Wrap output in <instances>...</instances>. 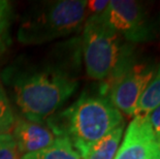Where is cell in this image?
<instances>
[{
  "mask_svg": "<svg viewBox=\"0 0 160 159\" xmlns=\"http://www.w3.org/2000/svg\"><path fill=\"white\" fill-rule=\"evenodd\" d=\"M12 90L16 102L30 121L42 122L76 92L78 80L63 66H32L15 70Z\"/></svg>",
  "mask_w": 160,
  "mask_h": 159,
  "instance_id": "obj_1",
  "label": "cell"
},
{
  "mask_svg": "<svg viewBox=\"0 0 160 159\" xmlns=\"http://www.w3.org/2000/svg\"><path fill=\"white\" fill-rule=\"evenodd\" d=\"M123 123L122 114L102 95H83L47 119L55 137L68 138L80 155Z\"/></svg>",
  "mask_w": 160,
  "mask_h": 159,
  "instance_id": "obj_2",
  "label": "cell"
},
{
  "mask_svg": "<svg viewBox=\"0 0 160 159\" xmlns=\"http://www.w3.org/2000/svg\"><path fill=\"white\" fill-rule=\"evenodd\" d=\"M84 62L91 79H115L132 64V50L124 45L122 36L105 21L102 13L90 16L83 31Z\"/></svg>",
  "mask_w": 160,
  "mask_h": 159,
  "instance_id": "obj_3",
  "label": "cell"
},
{
  "mask_svg": "<svg viewBox=\"0 0 160 159\" xmlns=\"http://www.w3.org/2000/svg\"><path fill=\"white\" fill-rule=\"evenodd\" d=\"M87 1L57 0L40 2L26 12L18 30L24 45H39L77 31L87 18Z\"/></svg>",
  "mask_w": 160,
  "mask_h": 159,
  "instance_id": "obj_4",
  "label": "cell"
},
{
  "mask_svg": "<svg viewBox=\"0 0 160 159\" xmlns=\"http://www.w3.org/2000/svg\"><path fill=\"white\" fill-rule=\"evenodd\" d=\"M155 68L150 64H132L128 69L113 80L104 81L101 88L107 97L119 112L134 116L138 102L148 84L154 77Z\"/></svg>",
  "mask_w": 160,
  "mask_h": 159,
  "instance_id": "obj_5",
  "label": "cell"
},
{
  "mask_svg": "<svg viewBox=\"0 0 160 159\" xmlns=\"http://www.w3.org/2000/svg\"><path fill=\"white\" fill-rule=\"evenodd\" d=\"M102 16L112 28L129 42H142L154 37L148 12L138 1L112 0Z\"/></svg>",
  "mask_w": 160,
  "mask_h": 159,
  "instance_id": "obj_6",
  "label": "cell"
},
{
  "mask_svg": "<svg viewBox=\"0 0 160 159\" xmlns=\"http://www.w3.org/2000/svg\"><path fill=\"white\" fill-rule=\"evenodd\" d=\"M159 148L160 137L153 130L148 116H135L114 159H149Z\"/></svg>",
  "mask_w": 160,
  "mask_h": 159,
  "instance_id": "obj_7",
  "label": "cell"
},
{
  "mask_svg": "<svg viewBox=\"0 0 160 159\" xmlns=\"http://www.w3.org/2000/svg\"><path fill=\"white\" fill-rule=\"evenodd\" d=\"M12 134L20 154L23 155L42 150L50 146L56 138L48 126L30 120H21L15 123Z\"/></svg>",
  "mask_w": 160,
  "mask_h": 159,
  "instance_id": "obj_8",
  "label": "cell"
},
{
  "mask_svg": "<svg viewBox=\"0 0 160 159\" xmlns=\"http://www.w3.org/2000/svg\"><path fill=\"white\" fill-rule=\"evenodd\" d=\"M124 123L94 143L81 155L83 159H114L120 146Z\"/></svg>",
  "mask_w": 160,
  "mask_h": 159,
  "instance_id": "obj_9",
  "label": "cell"
},
{
  "mask_svg": "<svg viewBox=\"0 0 160 159\" xmlns=\"http://www.w3.org/2000/svg\"><path fill=\"white\" fill-rule=\"evenodd\" d=\"M21 159H83L66 137H56L50 146L34 153L23 155Z\"/></svg>",
  "mask_w": 160,
  "mask_h": 159,
  "instance_id": "obj_10",
  "label": "cell"
},
{
  "mask_svg": "<svg viewBox=\"0 0 160 159\" xmlns=\"http://www.w3.org/2000/svg\"><path fill=\"white\" fill-rule=\"evenodd\" d=\"M160 104V65L158 66L155 76L148 84L144 93L139 98L134 117H147L151 112Z\"/></svg>",
  "mask_w": 160,
  "mask_h": 159,
  "instance_id": "obj_11",
  "label": "cell"
},
{
  "mask_svg": "<svg viewBox=\"0 0 160 159\" xmlns=\"http://www.w3.org/2000/svg\"><path fill=\"white\" fill-rule=\"evenodd\" d=\"M12 8L6 0H0V56L11 45Z\"/></svg>",
  "mask_w": 160,
  "mask_h": 159,
  "instance_id": "obj_12",
  "label": "cell"
},
{
  "mask_svg": "<svg viewBox=\"0 0 160 159\" xmlns=\"http://www.w3.org/2000/svg\"><path fill=\"white\" fill-rule=\"evenodd\" d=\"M15 125V116L5 91L0 83V134L9 133Z\"/></svg>",
  "mask_w": 160,
  "mask_h": 159,
  "instance_id": "obj_13",
  "label": "cell"
},
{
  "mask_svg": "<svg viewBox=\"0 0 160 159\" xmlns=\"http://www.w3.org/2000/svg\"><path fill=\"white\" fill-rule=\"evenodd\" d=\"M0 159H21L20 152L12 134H0Z\"/></svg>",
  "mask_w": 160,
  "mask_h": 159,
  "instance_id": "obj_14",
  "label": "cell"
},
{
  "mask_svg": "<svg viewBox=\"0 0 160 159\" xmlns=\"http://www.w3.org/2000/svg\"><path fill=\"white\" fill-rule=\"evenodd\" d=\"M110 1L108 0H90L87 1V12H90L91 16L100 15L107 9Z\"/></svg>",
  "mask_w": 160,
  "mask_h": 159,
  "instance_id": "obj_15",
  "label": "cell"
},
{
  "mask_svg": "<svg viewBox=\"0 0 160 159\" xmlns=\"http://www.w3.org/2000/svg\"><path fill=\"white\" fill-rule=\"evenodd\" d=\"M148 118L154 132L160 137V104L151 112Z\"/></svg>",
  "mask_w": 160,
  "mask_h": 159,
  "instance_id": "obj_16",
  "label": "cell"
},
{
  "mask_svg": "<svg viewBox=\"0 0 160 159\" xmlns=\"http://www.w3.org/2000/svg\"><path fill=\"white\" fill-rule=\"evenodd\" d=\"M149 159H160V148L156 152H154V153L150 156Z\"/></svg>",
  "mask_w": 160,
  "mask_h": 159,
  "instance_id": "obj_17",
  "label": "cell"
}]
</instances>
